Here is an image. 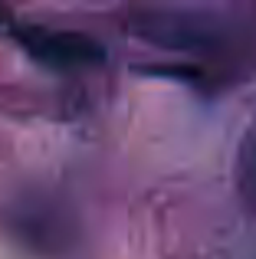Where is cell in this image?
Wrapping results in <instances>:
<instances>
[{
	"instance_id": "4",
	"label": "cell",
	"mask_w": 256,
	"mask_h": 259,
	"mask_svg": "<svg viewBox=\"0 0 256 259\" xmlns=\"http://www.w3.org/2000/svg\"><path fill=\"white\" fill-rule=\"evenodd\" d=\"M141 72H148V76H178L181 82H200L204 79V72L197 69V66H174V63H151V66H141Z\"/></svg>"
},
{
	"instance_id": "1",
	"label": "cell",
	"mask_w": 256,
	"mask_h": 259,
	"mask_svg": "<svg viewBox=\"0 0 256 259\" xmlns=\"http://www.w3.org/2000/svg\"><path fill=\"white\" fill-rule=\"evenodd\" d=\"M10 36L30 53V59L50 69H82V66L105 63V46L79 30H50L39 23H23L13 26Z\"/></svg>"
},
{
	"instance_id": "3",
	"label": "cell",
	"mask_w": 256,
	"mask_h": 259,
	"mask_svg": "<svg viewBox=\"0 0 256 259\" xmlns=\"http://www.w3.org/2000/svg\"><path fill=\"white\" fill-rule=\"evenodd\" d=\"M237 190L240 200L246 203V210L256 217V128L243 135L237 154Z\"/></svg>"
},
{
	"instance_id": "2",
	"label": "cell",
	"mask_w": 256,
	"mask_h": 259,
	"mask_svg": "<svg viewBox=\"0 0 256 259\" xmlns=\"http://www.w3.org/2000/svg\"><path fill=\"white\" fill-rule=\"evenodd\" d=\"M125 30L135 36L148 39L158 46H171V50H204L214 43V36L200 26H194L181 13H161V10H135L125 17Z\"/></svg>"
}]
</instances>
